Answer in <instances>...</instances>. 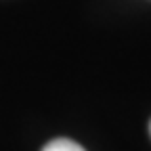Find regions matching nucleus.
Masks as SVG:
<instances>
[{
    "label": "nucleus",
    "instance_id": "obj_1",
    "mask_svg": "<svg viewBox=\"0 0 151 151\" xmlns=\"http://www.w3.org/2000/svg\"><path fill=\"white\" fill-rule=\"evenodd\" d=\"M42 151H84V147L71 139H55V141L46 143Z\"/></svg>",
    "mask_w": 151,
    "mask_h": 151
},
{
    "label": "nucleus",
    "instance_id": "obj_2",
    "mask_svg": "<svg viewBox=\"0 0 151 151\" xmlns=\"http://www.w3.org/2000/svg\"><path fill=\"white\" fill-rule=\"evenodd\" d=\"M149 130H151V124H149Z\"/></svg>",
    "mask_w": 151,
    "mask_h": 151
}]
</instances>
